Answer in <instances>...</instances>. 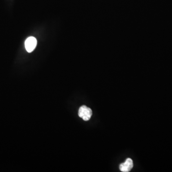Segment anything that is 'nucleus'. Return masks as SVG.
I'll return each instance as SVG.
<instances>
[{"label":"nucleus","instance_id":"3","mask_svg":"<svg viewBox=\"0 0 172 172\" xmlns=\"http://www.w3.org/2000/svg\"><path fill=\"white\" fill-rule=\"evenodd\" d=\"M133 166L132 160L131 158H127L124 162L120 165L119 168L121 172H128L131 171Z\"/></svg>","mask_w":172,"mask_h":172},{"label":"nucleus","instance_id":"1","mask_svg":"<svg viewBox=\"0 0 172 172\" xmlns=\"http://www.w3.org/2000/svg\"><path fill=\"white\" fill-rule=\"evenodd\" d=\"M92 115V110L85 105H83L79 108L78 111V116L83 120L89 121Z\"/></svg>","mask_w":172,"mask_h":172},{"label":"nucleus","instance_id":"2","mask_svg":"<svg viewBox=\"0 0 172 172\" xmlns=\"http://www.w3.org/2000/svg\"><path fill=\"white\" fill-rule=\"evenodd\" d=\"M37 45V39L34 37H29L25 41L26 49L28 53L33 52L35 49Z\"/></svg>","mask_w":172,"mask_h":172}]
</instances>
